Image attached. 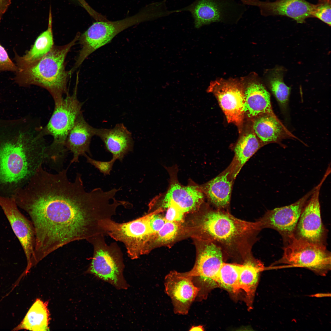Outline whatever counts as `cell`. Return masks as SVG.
I'll list each match as a JSON object with an SVG mask.
<instances>
[{
  "instance_id": "3",
  "label": "cell",
  "mask_w": 331,
  "mask_h": 331,
  "mask_svg": "<svg viewBox=\"0 0 331 331\" xmlns=\"http://www.w3.org/2000/svg\"><path fill=\"white\" fill-rule=\"evenodd\" d=\"M200 226L208 242L215 243L227 255L244 261L252 257V246L261 230L256 222L242 220L219 209L205 213Z\"/></svg>"
},
{
  "instance_id": "8",
  "label": "cell",
  "mask_w": 331,
  "mask_h": 331,
  "mask_svg": "<svg viewBox=\"0 0 331 331\" xmlns=\"http://www.w3.org/2000/svg\"><path fill=\"white\" fill-rule=\"evenodd\" d=\"M283 251L277 263L305 268L321 276L331 269L330 253L325 246L294 237L286 244Z\"/></svg>"
},
{
  "instance_id": "23",
  "label": "cell",
  "mask_w": 331,
  "mask_h": 331,
  "mask_svg": "<svg viewBox=\"0 0 331 331\" xmlns=\"http://www.w3.org/2000/svg\"><path fill=\"white\" fill-rule=\"evenodd\" d=\"M232 182L228 170L207 183L203 191L215 206L219 209L225 208L230 204Z\"/></svg>"
},
{
  "instance_id": "12",
  "label": "cell",
  "mask_w": 331,
  "mask_h": 331,
  "mask_svg": "<svg viewBox=\"0 0 331 331\" xmlns=\"http://www.w3.org/2000/svg\"><path fill=\"white\" fill-rule=\"evenodd\" d=\"M315 188L289 205L268 211L256 222L261 230L265 228L277 231L286 244L294 238L296 227L302 209Z\"/></svg>"
},
{
  "instance_id": "21",
  "label": "cell",
  "mask_w": 331,
  "mask_h": 331,
  "mask_svg": "<svg viewBox=\"0 0 331 331\" xmlns=\"http://www.w3.org/2000/svg\"><path fill=\"white\" fill-rule=\"evenodd\" d=\"M244 109L245 115L250 118L266 114H275L269 93L259 83H250L245 90Z\"/></svg>"
},
{
  "instance_id": "35",
  "label": "cell",
  "mask_w": 331,
  "mask_h": 331,
  "mask_svg": "<svg viewBox=\"0 0 331 331\" xmlns=\"http://www.w3.org/2000/svg\"><path fill=\"white\" fill-rule=\"evenodd\" d=\"M11 0H0V22L11 3Z\"/></svg>"
},
{
  "instance_id": "4",
  "label": "cell",
  "mask_w": 331,
  "mask_h": 331,
  "mask_svg": "<svg viewBox=\"0 0 331 331\" xmlns=\"http://www.w3.org/2000/svg\"><path fill=\"white\" fill-rule=\"evenodd\" d=\"M80 34H77L68 44L54 45L45 56L32 64L16 72L14 80L19 86L31 85L41 87L48 91L54 100L55 106L59 105L63 96L69 93L68 82L72 73L65 69V60L71 48L78 40Z\"/></svg>"
},
{
  "instance_id": "2",
  "label": "cell",
  "mask_w": 331,
  "mask_h": 331,
  "mask_svg": "<svg viewBox=\"0 0 331 331\" xmlns=\"http://www.w3.org/2000/svg\"><path fill=\"white\" fill-rule=\"evenodd\" d=\"M45 137L27 120L0 121V183L30 179L45 163Z\"/></svg>"
},
{
  "instance_id": "24",
  "label": "cell",
  "mask_w": 331,
  "mask_h": 331,
  "mask_svg": "<svg viewBox=\"0 0 331 331\" xmlns=\"http://www.w3.org/2000/svg\"><path fill=\"white\" fill-rule=\"evenodd\" d=\"M264 144L254 133L247 132L242 135L234 147V156L229 170L232 178H235L247 161Z\"/></svg>"
},
{
  "instance_id": "15",
  "label": "cell",
  "mask_w": 331,
  "mask_h": 331,
  "mask_svg": "<svg viewBox=\"0 0 331 331\" xmlns=\"http://www.w3.org/2000/svg\"><path fill=\"white\" fill-rule=\"evenodd\" d=\"M165 291L170 298L175 313L187 314L200 289L194 284L192 277L186 272H170L164 280Z\"/></svg>"
},
{
  "instance_id": "27",
  "label": "cell",
  "mask_w": 331,
  "mask_h": 331,
  "mask_svg": "<svg viewBox=\"0 0 331 331\" xmlns=\"http://www.w3.org/2000/svg\"><path fill=\"white\" fill-rule=\"evenodd\" d=\"M242 264L223 262L218 273L216 284L228 291L238 292V281Z\"/></svg>"
},
{
  "instance_id": "11",
  "label": "cell",
  "mask_w": 331,
  "mask_h": 331,
  "mask_svg": "<svg viewBox=\"0 0 331 331\" xmlns=\"http://www.w3.org/2000/svg\"><path fill=\"white\" fill-rule=\"evenodd\" d=\"M217 98L228 123L242 131L245 116V90L243 85L235 80L220 79L211 82L207 89Z\"/></svg>"
},
{
  "instance_id": "9",
  "label": "cell",
  "mask_w": 331,
  "mask_h": 331,
  "mask_svg": "<svg viewBox=\"0 0 331 331\" xmlns=\"http://www.w3.org/2000/svg\"><path fill=\"white\" fill-rule=\"evenodd\" d=\"M178 10L180 12H190L195 28H199L215 22L236 23L242 18L247 8L236 0H195Z\"/></svg>"
},
{
  "instance_id": "19",
  "label": "cell",
  "mask_w": 331,
  "mask_h": 331,
  "mask_svg": "<svg viewBox=\"0 0 331 331\" xmlns=\"http://www.w3.org/2000/svg\"><path fill=\"white\" fill-rule=\"evenodd\" d=\"M96 136L101 139L112 158L122 162L125 155L133 149L134 141L131 133L123 123L112 128H96Z\"/></svg>"
},
{
  "instance_id": "1",
  "label": "cell",
  "mask_w": 331,
  "mask_h": 331,
  "mask_svg": "<svg viewBox=\"0 0 331 331\" xmlns=\"http://www.w3.org/2000/svg\"><path fill=\"white\" fill-rule=\"evenodd\" d=\"M69 168L53 173L41 165L19 199L16 198L34 227L32 260L35 264L70 242H89L98 235H105L100 222L116 214L119 205L113 190L104 191L98 188L87 192L80 173L70 180Z\"/></svg>"
},
{
  "instance_id": "29",
  "label": "cell",
  "mask_w": 331,
  "mask_h": 331,
  "mask_svg": "<svg viewBox=\"0 0 331 331\" xmlns=\"http://www.w3.org/2000/svg\"><path fill=\"white\" fill-rule=\"evenodd\" d=\"M331 0H318L317 3L314 4L312 10V17L322 21L331 26Z\"/></svg>"
},
{
  "instance_id": "22",
  "label": "cell",
  "mask_w": 331,
  "mask_h": 331,
  "mask_svg": "<svg viewBox=\"0 0 331 331\" xmlns=\"http://www.w3.org/2000/svg\"><path fill=\"white\" fill-rule=\"evenodd\" d=\"M54 45L52 20L50 16L48 28L37 37L30 49L22 56L15 53L14 60L18 69L25 68L47 55Z\"/></svg>"
},
{
  "instance_id": "20",
  "label": "cell",
  "mask_w": 331,
  "mask_h": 331,
  "mask_svg": "<svg viewBox=\"0 0 331 331\" xmlns=\"http://www.w3.org/2000/svg\"><path fill=\"white\" fill-rule=\"evenodd\" d=\"M255 134L264 145L280 143L283 139L296 138L274 115L266 114L256 117L253 125Z\"/></svg>"
},
{
  "instance_id": "36",
  "label": "cell",
  "mask_w": 331,
  "mask_h": 331,
  "mask_svg": "<svg viewBox=\"0 0 331 331\" xmlns=\"http://www.w3.org/2000/svg\"><path fill=\"white\" fill-rule=\"evenodd\" d=\"M204 328L203 326L201 325L198 326H192L189 330V331H203Z\"/></svg>"
},
{
  "instance_id": "26",
  "label": "cell",
  "mask_w": 331,
  "mask_h": 331,
  "mask_svg": "<svg viewBox=\"0 0 331 331\" xmlns=\"http://www.w3.org/2000/svg\"><path fill=\"white\" fill-rule=\"evenodd\" d=\"M240 272L238 287L246 293L247 303L251 304L258 283L259 274L264 266L259 261L253 258L245 261Z\"/></svg>"
},
{
  "instance_id": "5",
  "label": "cell",
  "mask_w": 331,
  "mask_h": 331,
  "mask_svg": "<svg viewBox=\"0 0 331 331\" xmlns=\"http://www.w3.org/2000/svg\"><path fill=\"white\" fill-rule=\"evenodd\" d=\"M152 16L150 10L144 7L136 13L123 19L114 21H96L83 33L78 40L81 49L73 67L74 72L92 53L109 43L118 34L125 29L143 22L150 21Z\"/></svg>"
},
{
  "instance_id": "31",
  "label": "cell",
  "mask_w": 331,
  "mask_h": 331,
  "mask_svg": "<svg viewBox=\"0 0 331 331\" xmlns=\"http://www.w3.org/2000/svg\"><path fill=\"white\" fill-rule=\"evenodd\" d=\"M18 68L11 59L5 48L0 44V73L6 71L16 72Z\"/></svg>"
},
{
  "instance_id": "34",
  "label": "cell",
  "mask_w": 331,
  "mask_h": 331,
  "mask_svg": "<svg viewBox=\"0 0 331 331\" xmlns=\"http://www.w3.org/2000/svg\"><path fill=\"white\" fill-rule=\"evenodd\" d=\"M164 218L167 221L175 222L181 221L184 213L176 207L171 206L168 207Z\"/></svg>"
},
{
  "instance_id": "7",
  "label": "cell",
  "mask_w": 331,
  "mask_h": 331,
  "mask_svg": "<svg viewBox=\"0 0 331 331\" xmlns=\"http://www.w3.org/2000/svg\"><path fill=\"white\" fill-rule=\"evenodd\" d=\"M105 236L98 235L89 242L92 245L93 251L88 272L118 289H126L127 285L123 276V253L116 242L107 244Z\"/></svg>"
},
{
  "instance_id": "32",
  "label": "cell",
  "mask_w": 331,
  "mask_h": 331,
  "mask_svg": "<svg viewBox=\"0 0 331 331\" xmlns=\"http://www.w3.org/2000/svg\"><path fill=\"white\" fill-rule=\"evenodd\" d=\"M84 157L86 158L87 162L95 166L101 172L105 175H109L110 174L113 164L116 160L112 158L109 161L104 162L95 160L87 154Z\"/></svg>"
},
{
  "instance_id": "18",
  "label": "cell",
  "mask_w": 331,
  "mask_h": 331,
  "mask_svg": "<svg viewBox=\"0 0 331 331\" xmlns=\"http://www.w3.org/2000/svg\"><path fill=\"white\" fill-rule=\"evenodd\" d=\"M96 128L89 125L85 120L82 112L76 118L69 132L65 146L73 154L69 166L78 162L79 157L88 154L91 156L89 146L92 137L95 135Z\"/></svg>"
},
{
  "instance_id": "17",
  "label": "cell",
  "mask_w": 331,
  "mask_h": 331,
  "mask_svg": "<svg viewBox=\"0 0 331 331\" xmlns=\"http://www.w3.org/2000/svg\"><path fill=\"white\" fill-rule=\"evenodd\" d=\"M162 201L164 208L173 206L184 213L198 208L204 201L202 189L195 185L183 186L179 183L172 184Z\"/></svg>"
},
{
  "instance_id": "30",
  "label": "cell",
  "mask_w": 331,
  "mask_h": 331,
  "mask_svg": "<svg viewBox=\"0 0 331 331\" xmlns=\"http://www.w3.org/2000/svg\"><path fill=\"white\" fill-rule=\"evenodd\" d=\"M178 226L175 222L166 221L163 226L155 234L156 241L166 242L173 240L178 232Z\"/></svg>"
},
{
  "instance_id": "25",
  "label": "cell",
  "mask_w": 331,
  "mask_h": 331,
  "mask_svg": "<svg viewBox=\"0 0 331 331\" xmlns=\"http://www.w3.org/2000/svg\"><path fill=\"white\" fill-rule=\"evenodd\" d=\"M47 305V302L36 299L21 321L13 330L49 331V314Z\"/></svg>"
},
{
  "instance_id": "13",
  "label": "cell",
  "mask_w": 331,
  "mask_h": 331,
  "mask_svg": "<svg viewBox=\"0 0 331 331\" xmlns=\"http://www.w3.org/2000/svg\"><path fill=\"white\" fill-rule=\"evenodd\" d=\"M223 251L215 243L207 242L200 251L193 268L185 272L195 285L201 289L216 284V280L223 263Z\"/></svg>"
},
{
  "instance_id": "10",
  "label": "cell",
  "mask_w": 331,
  "mask_h": 331,
  "mask_svg": "<svg viewBox=\"0 0 331 331\" xmlns=\"http://www.w3.org/2000/svg\"><path fill=\"white\" fill-rule=\"evenodd\" d=\"M330 173L327 170L319 183L315 187L302 209L295 233L297 238L325 246L326 231L322 222L319 197L321 186Z\"/></svg>"
},
{
  "instance_id": "16",
  "label": "cell",
  "mask_w": 331,
  "mask_h": 331,
  "mask_svg": "<svg viewBox=\"0 0 331 331\" xmlns=\"http://www.w3.org/2000/svg\"><path fill=\"white\" fill-rule=\"evenodd\" d=\"M238 0L245 5L257 7L261 14L264 17L285 16L292 19L299 23L312 17L313 4L306 0H276L271 2L260 0Z\"/></svg>"
},
{
  "instance_id": "28",
  "label": "cell",
  "mask_w": 331,
  "mask_h": 331,
  "mask_svg": "<svg viewBox=\"0 0 331 331\" xmlns=\"http://www.w3.org/2000/svg\"><path fill=\"white\" fill-rule=\"evenodd\" d=\"M283 77V69L277 67L271 71L268 78V83L270 89L280 106L285 110L287 105L290 89L284 83Z\"/></svg>"
},
{
  "instance_id": "6",
  "label": "cell",
  "mask_w": 331,
  "mask_h": 331,
  "mask_svg": "<svg viewBox=\"0 0 331 331\" xmlns=\"http://www.w3.org/2000/svg\"><path fill=\"white\" fill-rule=\"evenodd\" d=\"M78 74L77 73L72 94L68 93L60 105L55 106L48 122L43 127L44 135H51L53 138L52 143L47 146V150L50 155L55 160L66 158L68 151L65 146L67 136L77 116L82 112L83 103L77 97Z\"/></svg>"
},
{
  "instance_id": "33",
  "label": "cell",
  "mask_w": 331,
  "mask_h": 331,
  "mask_svg": "<svg viewBox=\"0 0 331 331\" xmlns=\"http://www.w3.org/2000/svg\"><path fill=\"white\" fill-rule=\"evenodd\" d=\"M156 211L151 212L150 219V227L155 234L163 226L167 221L165 218L159 215H157Z\"/></svg>"
},
{
  "instance_id": "14",
  "label": "cell",
  "mask_w": 331,
  "mask_h": 331,
  "mask_svg": "<svg viewBox=\"0 0 331 331\" xmlns=\"http://www.w3.org/2000/svg\"><path fill=\"white\" fill-rule=\"evenodd\" d=\"M14 197L0 196V206L23 249L27 261L25 272L30 269L35 244V233L31 221L17 208Z\"/></svg>"
}]
</instances>
